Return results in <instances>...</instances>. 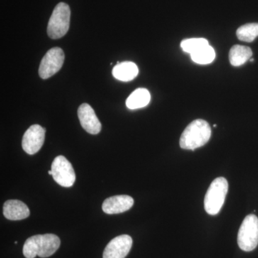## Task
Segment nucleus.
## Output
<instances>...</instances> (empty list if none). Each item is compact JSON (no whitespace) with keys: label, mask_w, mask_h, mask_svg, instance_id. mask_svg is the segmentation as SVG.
I'll use <instances>...</instances> for the list:
<instances>
[{"label":"nucleus","mask_w":258,"mask_h":258,"mask_svg":"<svg viewBox=\"0 0 258 258\" xmlns=\"http://www.w3.org/2000/svg\"><path fill=\"white\" fill-rule=\"evenodd\" d=\"M237 38L241 41L251 42L258 36V23H249L237 29Z\"/></svg>","instance_id":"dca6fc26"},{"label":"nucleus","mask_w":258,"mask_h":258,"mask_svg":"<svg viewBox=\"0 0 258 258\" xmlns=\"http://www.w3.org/2000/svg\"><path fill=\"white\" fill-rule=\"evenodd\" d=\"M60 240L53 234L34 235L25 241L23 254L26 258L48 257L58 249Z\"/></svg>","instance_id":"f257e3e1"},{"label":"nucleus","mask_w":258,"mask_h":258,"mask_svg":"<svg viewBox=\"0 0 258 258\" xmlns=\"http://www.w3.org/2000/svg\"><path fill=\"white\" fill-rule=\"evenodd\" d=\"M237 243L242 250L250 252L258 244V218L254 215L244 219L237 235Z\"/></svg>","instance_id":"39448f33"},{"label":"nucleus","mask_w":258,"mask_h":258,"mask_svg":"<svg viewBox=\"0 0 258 258\" xmlns=\"http://www.w3.org/2000/svg\"><path fill=\"white\" fill-rule=\"evenodd\" d=\"M45 129L40 125H32L24 134L22 147L30 155H33L40 150L45 142Z\"/></svg>","instance_id":"6e6552de"},{"label":"nucleus","mask_w":258,"mask_h":258,"mask_svg":"<svg viewBox=\"0 0 258 258\" xmlns=\"http://www.w3.org/2000/svg\"><path fill=\"white\" fill-rule=\"evenodd\" d=\"M48 174H50V175L52 176V171H48Z\"/></svg>","instance_id":"6ab92c4d"},{"label":"nucleus","mask_w":258,"mask_h":258,"mask_svg":"<svg viewBox=\"0 0 258 258\" xmlns=\"http://www.w3.org/2000/svg\"><path fill=\"white\" fill-rule=\"evenodd\" d=\"M250 61H251V62H253L254 59L253 58L250 59Z\"/></svg>","instance_id":"aec40b11"},{"label":"nucleus","mask_w":258,"mask_h":258,"mask_svg":"<svg viewBox=\"0 0 258 258\" xmlns=\"http://www.w3.org/2000/svg\"><path fill=\"white\" fill-rule=\"evenodd\" d=\"M210 45L208 40L205 38L186 39L181 42V47L184 52L190 55Z\"/></svg>","instance_id":"a211bd4d"},{"label":"nucleus","mask_w":258,"mask_h":258,"mask_svg":"<svg viewBox=\"0 0 258 258\" xmlns=\"http://www.w3.org/2000/svg\"><path fill=\"white\" fill-rule=\"evenodd\" d=\"M133 240L129 235L115 237L107 244L103 258H125L132 249Z\"/></svg>","instance_id":"1a4fd4ad"},{"label":"nucleus","mask_w":258,"mask_h":258,"mask_svg":"<svg viewBox=\"0 0 258 258\" xmlns=\"http://www.w3.org/2000/svg\"><path fill=\"white\" fill-rule=\"evenodd\" d=\"M150 100L151 95L148 90L145 88H138L128 96L125 104L129 109H138L147 106Z\"/></svg>","instance_id":"4468645a"},{"label":"nucleus","mask_w":258,"mask_h":258,"mask_svg":"<svg viewBox=\"0 0 258 258\" xmlns=\"http://www.w3.org/2000/svg\"><path fill=\"white\" fill-rule=\"evenodd\" d=\"M78 115L81 126L88 133L98 134L101 130V123L96 116V113L92 107L88 103H83L78 110Z\"/></svg>","instance_id":"9d476101"},{"label":"nucleus","mask_w":258,"mask_h":258,"mask_svg":"<svg viewBox=\"0 0 258 258\" xmlns=\"http://www.w3.org/2000/svg\"><path fill=\"white\" fill-rule=\"evenodd\" d=\"M3 214L10 220H22L30 216V212L25 203L20 200H8L3 206Z\"/></svg>","instance_id":"f8f14e48"},{"label":"nucleus","mask_w":258,"mask_h":258,"mask_svg":"<svg viewBox=\"0 0 258 258\" xmlns=\"http://www.w3.org/2000/svg\"><path fill=\"white\" fill-rule=\"evenodd\" d=\"M71 21V9L67 4L60 3L56 5L52 12L48 25L47 35L51 39L57 40L66 35L69 31Z\"/></svg>","instance_id":"20e7f679"},{"label":"nucleus","mask_w":258,"mask_h":258,"mask_svg":"<svg viewBox=\"0 0 258 258\" xmlns=\"http://www.w3.org/2000/svg\"><path fill=\"white\" fill-rule=\"evenodd\" d=\"M211 135L212 129L208 122L203 119L193 120L180 137V147L186 150H195L208 143Z\"/></svg>","instance_id":"f03ea898"},{"label":"nucleus","mask_w":258,"mask_h":258,"mask_svg":"<svg viewBox=\"0 0 258 258\" xmlns=\"http://www.w3.org/2000/svg\"><path fill=\"white\" fill-rule=\"evenodd\" d=\"M139 69L133 62H119L115 66L112 71L113 77L118 81L128 82L138 76Z\"/></svg>","instance_id":"ddd939ff"},{"label":"nucleus","mask_w":258,"mask_h":258,"mask_svg":"<svg viewBox=\"0 0 258 258\" xmlns=\"http://www.w3.org/2000/svg\"><path fill=\"white\" fill-rule=\"evenodd\" d=\"M228 181L224 177L216 178L205 195V209L210 215H216L220 212L228 192Z\"/></svg>","instance_id":"7ed1b4c3"},{"label":"nucleus","mask_w":258,"mask_h":258,"mask_svg":"<svg viewBox=\"0 0 258 258\" xmlns=\"http://www.w3.org/2000/svg\"><path fill=\"white\" fill-rule=\"evenodd\" d=\"M134 203V199L128 195H116L105 200L102 210L108 215L120 214L130 210Z\"/></svg>","instance_id":"9b49d317"},{"label":"nucleus","mask_w":258,"mask_h":258,"mask_svg":"<svg viewBox=\"0 0 258 258\" xmlns=\"http://www.w3.org/2000/svg\"><path fill=\"white\" fill-rule=\"evenodd\" d=\"M64 60L63 50L60 47H53L47 51L42 59L39 68V76L47 79L57 74L62 68Z\"/></svg>","instance_id":"0eeeda50"},{"label":"nucleus","mask_w":258,"mask_h":258,"mask_svg":"<svg viewBox=\"0 0 258 258\" xmlns=\"http://www.w3.org/2000/svg\"><path fill=\"white\" fill-rule=\"evenodd\" d=\"M191 58L198 64H206L211 63L215 58V51L213 47L208 45L201 50L191 54Z\"/></svg>","instance_id":"f3484780"},{"label":"nucleus","mask_w":258,"mask_h":258,"mask_svg":"<svg viewBox=\"0 0 258 258\" xmlns=\"http://www.w3.org/2000/svg\"><path fill=\"white\" fill-rule=\"evenodd\" d=\"M252 56L250 47L244 45H235L230 49L229 59L231 64L235 67L242 66Z\"/></svg>","instance_id":"2eb2a0df"},{"label":"nucleus","mask_w":258,"mask_h":258,"mask_svg":"<svg viewBox=\"0 0 258 258\" xmlns=\"http://www.w3.org/2000/svg\"><path fill=\"white\" fill-rule=\"evenodd\" d=\"M52 177L56 182L63 187H71L76 181V173L72 164L63 156H58L51 166Z\"/></svg>","instance_id":"423d86ee"}]
</instances>
